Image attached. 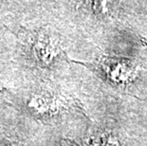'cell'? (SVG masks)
<instances>
[{"mask_svg":"<svg viewBox=\"0 0 147 146\" xmlns=\"http://www.w3.org/2000/svg\"><path fill=\"white\" fill-rule=\"evenodd\" d=\"M49 99L41 95H34L29 101V107L32 111L39 114H46L52 111L53 104Z\"/></svg>","mask_w":147,"mask_h":146,"instance_id":"7a4b0ae2","label":"cell"},{"mask_svg":"<svg viewBox=\"0 0 147 146\" xmlns=\"http://www.w3.org/2000/svg\"><path fill=\"white\" fill-rule=\"evenodd\" d=\"M32 53L40 63L51 65L60 53L57 45L46 34H39L32 42Z\"/></svg>","mask_w":147,"mask_h":146,"instance_id":"6da1fadb","label":"cell"}]
</instances>
